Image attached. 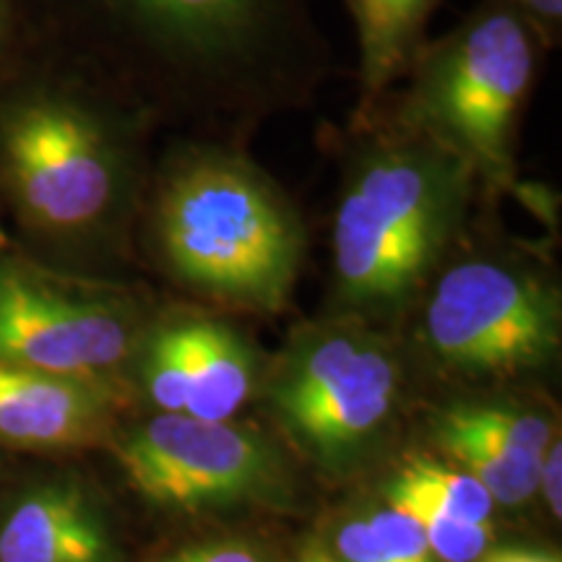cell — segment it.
I'll return each instance as SVG.
<instances>
[{"mask_svg":"<svg viewBox=\"0 0 562 562\" xmlns=\"http://www.w3.org/2000/svg\"><path fill=\"white\" fill-rule=\"evenodd\" d=\"M32 47L21 0H0V81L32 53Z\"/></svg>","mask_w":562,"mask_h":562,"instance_id":"cell-19","label":"cell"},{"mask_svg":"<svg viewBox=\"0 0 562 562\" xmlns=\"http://www.w3.org/2000/svg\"><path fill=\"white\" fill-rule=\"evenodd\" d=\"M547 55L542 37L516 11L480 0L446 34L422 45L402 81L364 117L430 138L497 201L521 191L524 125Z\"/></svg>","mask_w":562,"mask_h":562,"instance_id":"cell-5","label":"cell"},{"mask_svg":"<svg viewBox=\"0 0 562 562\" xmlns=\"http://www.w3.org/2000/svg\"><path fill=\"white\" fill-rule=\"evenodd\" d=\"M125 476L146 501L170 510L245 503L273 480V456L232 422L159 414L121 446Z\"/></svg>","mask_w":562,"mask_h":562,"instance_id":"cell-9","label":"cell"},{"mask_svg":"<svg viewBox=\"0 0 562 562\" xmlns=\"http://www.w3.org/2000/svg\"><path fill=\"white\" fill-rule=\"evenodd\" d=\"M159 128L123 94L37 50L0 81V222L26 256L121 279Z\"/></svg>","mask_w":562,"mask_h":562,"instance_id":"cell-2","label":"cell"},{"mask_svg":"<svg viewBox=\"0 0 562 562\" xmlns=\"http://www.w3.org/2000/svg\"><path fill=\"white\" fill-rule=\"evenodd\" d=\"M368 521L375 529L391 562H438L430 544L422 537L419 526L396 505H385V508L375 510L368 516Z\"/></svg>","mask_w":562,"mask_h":562,"instance_id":"cell-18","label":"cell"},{"mask_svg":"<svg viewBox=\"0 0 562 562\" xmlns=\"http://www.w3.org/2000/svg\"><path fill=\"white\" fill-rule=\"evenodd\" d=\"M482 562H560V558L547 552H537V550H492L490 554H484Z\"/></svg>","mask_w":562,"mask_h":562,"instance_id":"cell-24","label":"cell"},{"mask_svg":"<svg viewBox=\"0 0 562 562\" xmlns=\"http://www.w3.org/2000/svg\"><path fill=\"white\" fill-rule=\"evenodd\" d=\"M133 235L178 290L256 315L290 307L307 252L300 209L250 146L203 136L157 149Z\"/></svg>","mask_w":562,"mask_h":562,"instance_id":"cell-3","label":"cell"},{"mask_svg":"<svg viewBox=\"0 0 562 562\" xmlns=\"http://www.w3.org/2000/svg\"><path fill=\"white\" fill-rule=\"evenodd\" d=\"M438 442L442 451L459 461L484 490L495 505H524L539 490V461L508 442L476 430L448 409L438 422Z\"/></svg>","mask_w":562,"mask_h":562,"instance_id":"cell-14","label":"cell"},{"mask_svg":"<svg viewBox=\"0 0 562 562\" xmlns=\"http://www.w3.org/2000/svg\"><path fill=\"white\" fill-rule=\"evenodd\" d=\"M300 562H341V560L334 558V554H328L326 550H311L302 554Z\"/></svg>","mask_w":562,"mask_h":562,"instance_id":"cell-25","label":"cell"},{"mask_svg":"<svg viewBox=\"0 0 562 562\" xmlns=\"http://www.w3.org/2000/svg\"><path fill=\"white\" fill-rule=\"evenodd\" d=\"M188 362L186 414L227 422L248 402L258 355L235 323L220 313L178 311Z\"/></svg>","mask_w":562,"mask_h":562,"instance_id":"cell-13","label":"cell"},{"mask_svg":"<svg viewBox=\"0 0 562 562\" xmlns=\"http://www.w3.org/2000/svg\"><path fill=\"white\" fill-rule=\"evenodd\" d=\"M398 476L425 490L435 503L442 505L456 518L469 524L492 521L495 501L472 474L463 469H453L448 463L432 459H412L402 467Z\"/></svg>","mask_w":562,"mask_h":562,"instance_id":"cell-16","label":"cell"},{"mask_svg":"<svg viewBox=\"0 0 562 562\" xmlns=\"http://www.w3.org/2000/svg\"><path fill=\"white\" fill-rule=\"evenodd\" d=\"M357 34V102L349 121L375 110L427 40L440 0H341Z\"/></svg>","mask_w":562,"mask_h":562,"instance_id":"cell-12","label":"cell"},{"mask_svg":"<svg viewBox=\"0 0 562 562\" xmlns=\"http://www.w3.org/2000/svg\"><path fill=\"white\" fill-rule=\"evenodd\" d=\"M463 235L412 302L414 339L463 375L547 368L562 344L560 286L533 258Z\"/></svg>","mask_w":562,"mask_h":562,"instance_id":"cell-6","label":"cell"},{"mask_svg":"<svg viewBox=\"0 0 562 562\" xmlns=\"http://www.w3.org/2000/svg\"><path fill=\"white\" fill-rule=\"evenodd\" d=\"M560 440H552V446L547 448L542 461H539V490L544 492L547 508L554 518H560L562 513V492H560Z\"/></svg>","mask_w":562,"mask_h":562,"instance_id":"cell-23","label":"cell"},{"mask_svg":"<svg viewBox=\"0 0 562 562\" xmlns=\"http://www.w3.org/2000/svg\"><path fill=\"white\" fill-rule=\"evenodd\" d=\"M32 45L97 76L159 133L248 144L315 108L336 53L311 0H21Z\"/></svg>","mask_w":562,"mask_h":562,"instance_id":"cell-1","label":"cell"},{"mask_svg":"<svg viewBox=\"0 0 562 562\" xmlns=\"http://www.w3.org/2000/svg\"><path fill=\"white\" fill-rule=\"evenodd\" d=\"M336 552L341 562H391L368 518H355L336 531Z\"/></svg>","mask_w":562,"mask_h":562,"instance_id":"cell-21","label":"cell"},{"mask_svg":"<svg viewBox=\"0 0 562 562\" xmlns=\"http://www.w3.org/2000/svg\"><path fill=\"white\" fill-rule=\"evenodd\" d=\"M339 188L331 294L344 318H396L487 199L459 157L381 117L328 131Z\"/></svg>","mask_w":562,"mask_h":562,"instance_id":"cell-4","label":"cell"},{"mask_svg":"<svg viewBox=\"0 0 562 562\" xmlns=\"http://www.w3.org/2000/svg\"><path fill=\"white\" fill-rule=\"evenodd\" d=\"M157 307L125 279L0 250V364L115 385Z\"/></svg>","mask_w":562,"mask_h":562,"instance_id":"cell-7","label":"cell"},{"mask_svg":"<svg viewBox=\"0 0 562 562\" xmlns=\"http://www.w3.org/2000/svg\"><path fill=\"white\" fill-rule=\"evenodd\" d=\"M456 417L476 427V430L492 435V438L508 442L518 451L537 456L542 459L547 448L552 446V425L544 417L533 412L513 409V406H495V404H472L456 406L451 409Z\"/></svg>","mask_w":562,"mask_h":562,"instance_id":"cell-17","label":"cell"},{"mask_svg":"<svg viewBox=\"0 0 562 562\" xmlns=\"http://www.w3.org/2000/svg\"><path fill=\"white\" fill-rule=\"evenodd\" d=\"M521 16L542 37L547 50H558L562 42V0H497Z\"/></svg>","mask_w":562,"mask_h":562,"instance_id":"cell-20","label":"cell"},{"mask_svg":"<svg viewBox=\"0 0 562 562\" xmlns=\"http://www.w3.org/2000/svg\"><path fill=\"white\" fill-rule=\"evenodd\" d=\"M0 562H117L104 516L74 482L21 495L0 521Z\"/></svg>","mask_w":562,"mask_h":562,"instance_id":"cell-11","label":"cell"},{"mask_svg":"<svg viewBox=\"0 0 562 562\" xmlns=\"http://www.w3.org/2000/svg\"><path fill=\"white\" fill-rule=\"evenodd\" d=\"M396 351L362 321L302 328L281 357L271 398L284 425L323 461H341L389 419L398 393Z\"/></svg>","mask_w":562,"mask_h":562,"instance_id":"cell-8","label":"cell"},{"mask_svg":"<svg viewBox=\"0 0 562 562\" xmlns=\"http://www.w3.org/2000/svg\"><path fill=\"white\" fill-rule=\"evenodd\" d=\"M170 562H263V560L245 544L216 542V544L193 547V550L175 554Z\"/></svg>","mask_w":562,"mask_h":562,"instance_id":"cell-22","label":"cell"},{"mask_svg":"<svg viewBox=\"0 0 562 562\" xmlns=\"http://www.w3.org/2000/svg\"><path fill=\"white\" fill-rule=\"evenodd\" d=\"M389 505H396L404 510L414 524L419 526L422 537L430 544V550L438 562H474L480 560L492 539H495V526L492 521L484 524H469L456 518L442 505H438L412 484L404 476H393L389 484Z\"/></svg>","mask_w":562,"mask_h":562,"instance_id":"cell-15","label":"cell"},{"mask_svg":"<svg viewBox=\"0 0 562 562\" xmlns=\"http://www.w3.org/2000/svg\"><path fill=\"white\" fill-rule=\"evenodd\" d=\"M9 248H16V245H13L9 229H5V224L0 222V250H9Z\"/></svg>","mask_w":562,"mask_h":562,"instance_id":"cell-26","label":"cell"},{"mask_svg":"<svg viewBox=\"0 0 562 562\" xmlns=\"http://www.w3.org/2000/svg\"><path fill=\"white\" fill-rule=\"evenodd\" d=\"M115 385L0 364V442L34 451L91 446L108 435Z\"/></svg>","mask_w":562,"mask_h":562,"instance_id":"cell-10","label":"cell"}]
</instances>
